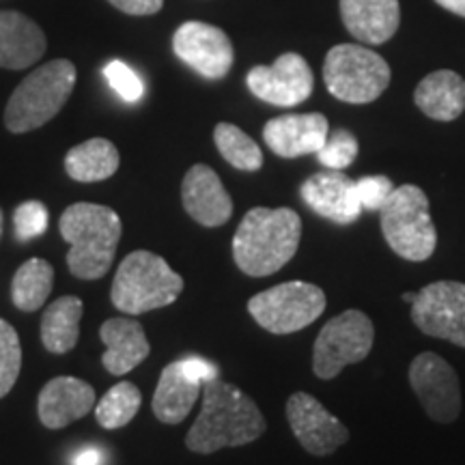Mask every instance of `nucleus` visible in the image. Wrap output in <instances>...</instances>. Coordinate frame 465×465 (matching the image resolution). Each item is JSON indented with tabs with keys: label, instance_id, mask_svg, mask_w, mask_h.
Returning a JSON list of instances; mask_svg holds the SVG:
<instances>
[{
	"label": "nucleus",
	"instance_id": "obj_1",
	"mask_svg": "<svg viewBox=\"0 0 465 465\" xmlns=\"http://www.w3.org/2000/svg\"><path fill=\"white\" fill-rule=\"evenodd\" d=\"M267 422L259 405L232 383L216 377L203 386V407L185 435V446L196 455H213L257 441Z\"/></svg>",
	"mask_w": 465,
	"mask_h": 465
},
{
	"label": "nucleus",
	"instance_id": "obj_2",
	"mask_svg": "<svg viewBox=\"0 0 465 465\" xmlns=\"http://www.w3.org/2000/svg\"><path fill=\"white\" fill-rule=\"evenodd\" d=\"M302 240V218L289 207H252L232 237V259L246 276L265 278L295 257Z\"/></svg>",
	"mask_w": 465,
	"mask_h": 465
},
{
	"label": "nucleus",
	"instance_id": "obj_3",
	"mask_svg": "<svg viewBox=\"0 0 465 465\" xmlns=\"http://www.w3.org/2000/svg\"><path fill=\"white\" fill-rule=\"evenodd\" d=\"M63 240L69 246L67 267L80 281H100L108 274L119 246L124 224L119 213L95 203H75L58 220Z\"/></svg>",
	"mask_w": 465,
	"mask_h": 465
},
{
	"label": "nucleus",
	"instance_id": "obj_4",
	"mask_svg": "<svg viewBox=\"0 0 465 465\" xmlns=\"http://www.w3.org/2000/svg\"><path fill=\"white\" fill-rule=\"evenodd\" d=\"M183 291V278L160 254L136 250L121 261L113 281L114 308L125 315H143L177 302Z\"/></svg>",
	"mask_w": 465,
	"mask_h": 465
},
{
	"label": "nucleus",
	"instance_id": "obj_5",
	"mask_svg": "<svg viewBox=\"0 0 465 465\" xmlns=\"http://www.w3.org/2000/svg\"><path fill=\"white\" fill-rule=\"evenodd\" d=\"M75 86V65L67 58H56L35 69L22 80L5 108V125L9 132L25 134L48 124L61 113Z\"/></svg>",
	"mask_w": 465,
	"mask_h": 465
},
{
	"label": "nucleus",
	"instance_id": "obj_6",
	"mask_svg": "<svg viewBox=\"0 0 465 465\" xmlns=\"http://www.w3.org/2000/svg\"><path fill=\"white\" fill-rule=\"evenodd\" d=\"M380 224L383 240L397 257L411 263H422L433 257L438 231L422 188L414 183L394 188L391 199L380 209Z\"/></svg>",
	"mask_w": 465,
	"mask_h": 465
},
{
	"label": "nucleus",
	"instance_id": "obj_7",
	"mask_svg": "<svg viewBox=\"0 0 465 465\" xmlns=\"http://www.w3.org/2000/svg\"><path fill=\"white\" fill-rule=\"evenodd\" d=\"M323 80L336 100L371 104L391 84V65L364 45L341 44L325 56Z\"/></svg>",
	"mask_w": 465,
	"mask_h": 465
},
{
	"label": "nucleus",
	"instance_id": "obj_8",
	"mask_svg": "<svg viewBox=\"0 0 465 465\" xmlns=\"http://www.w3.org/2000/svg\"><path fill=\"white\" fill-rule=\"evenodd\" d=\"M328 298L312 282L291 281L261 291L248 300V312L272 334H293L315 323L325 312Z\"/></svg>",
	"mask_w": 465,
	"mask_h": 465
},
{
	"label": "nucleus",
	"instance_id": "obj_9",
	"mask_svg": "<svg viewBox=\"0 0 465 465\" xmlns=\"http://www.w3.org/2000/svg\"><path fill=\"white\" fill-rule=\"evenodd\" d=\"M375 342V325L362 311H345L330 319L312 345V373L334 380L349 364L369 358Z\"/></svg>",
	"mask_w": 465,
	"mask_h": 465
},
{
	"label": "nucleus",
	"instance_id": "obj_10",
	"mask_svg": "<svg viewBox=\"0 0 465 465\" xmlns=\"http://www.w3.org/2000/svg\"><path fill=\"white\" fill-rule=\"evenodd\" d=\"M410 386L433 422L450 424L461 416V381L457 371L438 353L422 351L411 360Z\"/></svg>",
	"mask_w": 465,
	"mask_h": 465
},
{
	"label": "nucleus",
	"instance_id": "obj_11",
	"mask_svg": "<svg viewBox=\"0 0 465 465\" xmlns=\"http://www.w3.org/2000/svg\"><path fill=\"white\" fill-rule=\"evenodd\" d=\"M216 366L199 356L182 358L164 366L153 394L155 418L164 424L183 422L196 401L201 399L205 381L216 380Z\"/></svg>",
	"mask_w": 465,
	"mask_h": 465
},
{
	"label": "nucleus",
	"instance_id": "obj_12",
	"mask_svg": "<svg viewBox=\"0 0 465 465\" xmlns=\"http://www.w3.org/2000/svg\"><path fill=\"white\" fill-rule=\"evenodd\" d=\"M411 322L422 334L465 349V282L438 281L418 291Z\"/></svg>",
	"mask_w": 465,
	"mask_h": 465
},
{
	"label": "nucleus",
	"instance_id": "obj_13",
	"mask_svg": "<svg viewBox=\"0 0 465 465\" xmlns=\"http://www.w3.org/2000/svg\"><path fill=\"white\" fill-rule=\"evenodd\" d=\"M246 84L254 97L272 106L291 108L304 104L315 89L311 65L298 52H284L274 65H257L246 75Z\"/></svg>",
	"mask_w": 465,
	"mask_h": 465
},
{
	"label": "nucleus",
	"instance_id": "obj_14",
	"mask_svg": "<svg viewBox=\"0 0 465 465\" xmlns=\"http://www.w3.org/2000/svg\"><path fill=\"white\" fill-rule=\"evenodd\" d=\"M287 422L295 440L312 457H330L349 441V429L308 392L287 401Z\"/></svg>",
	"mask_w": 465,
	"mask_h": 465
},
{
	"label": "nucleus",
	"instance_id": "obj_15",
	"mask_svg": "<svg viewBox=\"0 0 465 465\" xmlns=\"http://www.w3.org/2000/svg\"><path fill=\"white\" fill-rule=\"evenodd\" d=\"M173 50L185 65L207 80H223L235 61L229 35L205 22H185L179 26L173 37Z\"/></svg>",
	"mask_w": 465,
	"mask_h": 465
},
{
	"label": "nucleus",
	"instance_id": "obj_16",
	"mask_svg": "<svg viewBox=\"0 0 465 465\" xmlns=\"http://www.w3.org/2000/svg\"><path fill=\"white\" fill-rule=\"evenodd\" d=\"M300 196L317 216L334 224H353L362 213L358 183L341 171H325L308 177L302 183Z\"/></svg>",
	"mask_w": 465,
	"mask_h": 465
},
{
	"label": "nucleus",
	"instance_id": "obj_17",
	"mask_svg": "<svg viewBox=\"0 0 465 465\" xmlns=\"http://www.w3.org/2000/svg\"><path fill=\"white\" fill-rule=\"evenodd\" d=\"M182 203L188 216L207 229H216L231 220L232 201L218 173L207 164H194L182 183Z\"/></svg>",
	"mask_w": 465,
	"mask_h": 465
},
{
	"label": "nucleus",
	"instance_id": "obj_18",
	"mask_svg": "<svg viewBox=\"0 0 465 465\" xmlns=\"http://www.w3.org/2000/svg\"><path fill=\"white\" fill-rule=\"evenodd\" d=\"M330 134V124L322 113L282 114L263 127V141L278 158L293 160L317 153Z\"/></svg>",
	"mask_w": 465,
	"mask_h": 465
},
{
	"label": "nucleus",
	"instance_id": "obj_19",
	"mask_svg": "<svg viewBox=\"0 0 465 465\" xmlns=\"http://www.w3.org/2000/svg\"><path fill=\"white\" fill-rule=\"evenodd\" d=\"M97 403L91 383L75 377H54L39 392L37 414L44 427L63 429L84 418Z\"/></svg>",
	"mask_w": 465,
	"mask_h": 465
},
{
	"label": "nucleus",
	"instance_id": "obj_20",
	"mask_svg": "<svg viewBox=\"0 0 465 465\" xmlns=\"http://www.w3.org/2000/svg\"><path fill=\"white\" fill-rule=\"evenodd\" d=\"M342 25L358 42L386 44L401 25L399 0H341Z\"/></svg>",
	"mask_w": 465,
	"mask_h": 465
},
{
	"label": "nucleus",
	"instance_id": "obj_21",
	"mask_svg": "<svg viewBox=\"0 0 465 465\" xmlns=\"http://www.w3.org/2000/svg\"><path fill=\"white\" fill-rule=\"evenodd\" d=\"M100 339L106 345L102 364L110 375H125L144 362L151 351V345L144 334V328L136 319L114 317L108 319L100 328Z\"/></svg>",
	"mask_w": 465,
	"mask_h": 465
},
{
	"label": "nucleus",
	"instance_id": "obj_22",
	"mask_svg": "<svg viewBox=\"0 0 465 465\" xmlns=\"http://www.w3.org/2000/svg\"><path fill=\"white\" fill-rule=\"evenodd\" d=\"M48 39L39 25L17 11H0V67L26 69L45 54Z\"/></svg>",
	"mask_w": 465,
	"mask_h": 465
},
{
	"label": "nucleus",
	"instance_id": "obj_23",
	"mask_svg": "<svg viewBox=\"0 0 465 465\" xmlns=\"http://www.w3.org/2000/svg\"><path fill=\"white\" fill-rule=\"evenodd\" d=\"M414 102L429 119L455 121L465 110V80L450 69H438L420 80Z\"/></svg>",
	"mask_w": 465,
	"mask_h": 465
},
{
	"label": "nucleus",
	"instance_id": "obj_24",
	"mask_svg": "<svg viewBox=\"0 0 465 465\" xmlns=\"http://www.w3.org/2000/svg\"><path fill=\"white\" fill-rule=\"evenodd\" d=\"M121 155L108 138H91L75 144L65 155V171L74 182L95 183L106 182L119 171Z\"/></svg>",
	"mask_w": 465,
	"mask_h": 465
},
{
	"label": "nucleus",
	"instance_id": "obj_25",
	"mask_svg": "<svg viewBox=\"0 0 465 465\" xmlns=\"http://www.w3.org/2000/svg\"><path fill=\"white\" fill-rule=\"evenodd\" d=\"M83 300L75 295L58 298L45 308L42 317V342L52 353H67L78 345Z\"/></svg>",
	"mask_w": 465,
	"mask_h": 465
},
{
	"label": "nucleus",
	"instance_id": "obj_26",
	"mask_svg": "<svg viewBox=\"0 0 465 465\" xmlns=\"http://www.w3.org/2000/svg\"><path fill=\"white\" fill-rule=\"evenodd\" d=\"M54 287V270L48 261L28 259L15 272L11 282V300L17 311L35 312L48 302Z\"/></svg>",
	"mask_w": 465,
	"mask_h": 465
},
{
	"label": "nucleus",
	"instance_id": "obj_27",
	"mask_svg": "<svg viewBox=\"0 0 465 465\" xmlns=\"http://www.w3.org/2000/svg\"><path fill=\"white\" fill-rule=\"evenodd\" d=\"M213 141H216L220 155L237 171L257 173L263 166L261 147L237 125L218 124L216 130H213Z\"/></svg>",
	"mask_w": 465,
	"mask_h": 465
},
{
	"label": "nucleus",
	"instance_id": "obj_28",
	"mask_svg": "<svg viewBox=\"0 0 465 465\" xmlns=\"http://www.w3.org/2000/svg\"><path fill=\"white\" fill-rule=\"evenodd\" d=\"M143 394L132 381H119L95 403V418L104 429H121L130 424L141 410Z\"/></svg>",
	"mask_w": 465,
	"mask_h": 465
},
{
	"label": "nucleus",
	"instance_id": "obj_29",
	"mask_svg": "<svg viewBox=\"0 0 465 465\" xmlns=\"http://www.w3.org/2000/svg\"><path fill=\"white\" fill-rule=\"evenodd\" d=\"M22 347L15 328L0 319V399L7 397L20 377Z\"/></svg>",
	"mask_w": 465,
	"mask_h": 465
},
{
	"label": "nucleus",
	"instance_id": "obj_30",
	"mask_svg": "<svg viewBox=\"0 0 465 465\" xmlns=\"http://www.w3.org/2000/svg\"><path fill=\"white\" fill-rule=\"evenodd\" d=\"M358 138L349 130H334L328 134L323 147L317 151V160L328 168V171H345L358 158Z\"/></svg>",
	"mask_w": 465,
	"mask_h": 465
},
{
	"label": "nucleus",
	"instance_id": "obj_31",
	"mask_svg": "<svg viewBox=\"0 0 465 465\" xmlns=\"http://www.w3.org/2000/svg\"><path fill=\"white\" fill-rule=\"evenodd\" d=\"M50 213L48 207L39 201H26L22 205L15 207L14 212V229H15V240L26 243L33 242L35 237L44 235L48 229Z\"/></svg>",
	"mask_w": 465,
	"mask_h": 465
},
{
	"label": "nucleus",
	"instance_id": "obj_32",
	"mask_svg": "<svg viewBox=\"0 0 465 465\" xmlns=\"http://www.w3.org/2000/svg\"><path fill=\"white\" fill-rule=\"evenodd\" d=\"M104 75H106L108 84L113 86V91L121 100L127 104H136L143 97V80L141 75L130 65H125L124 61H110L106 67H104Z\"/></svg>",
	"mask_w": 465,
	"mask_h": 465
},
{
	"label": "nucleus",
	"instance_id": "obj_33",
	"mask_svg": "<svg viewBox=\"0 0 465 465\" xmlns=\"http://www.w3.org/2000/svg\"><path fill=\"white\" fill-rule=\"evenodd\" d=\"M356 183L360 203H362V209H366V212H380L394 190L391 179L383 177V174H371V177H362Z\"/></svg>",
	"mask_w": 465,
	"mask_h": 465
},
{
	"label": "nucleus",
	"instance_id": "obj_34",
	"mask_svg": "<svg viewBox=\"0 0 465 465\" xmlns=\"http://www.w3.org/2000/svg\"><path fill=\"white\" fill-rule=\"evenodd\" d=\"M108 3L127 15H153L162 9L164 0H108Z\"/></svg>",
	"mask_w": 465,
	"mask_h": 465
},
{
	"label": "nucleus",
	"instance_id": "obj_35",
	"mask_svg": "<svg viewBox=\"0 0 465 465\" xmlns=\"http://www.w3.org/2000/svg\"><path fill=\"white\" fill-rule=\"evenodd\" d=\"M104 455L100 449H83L72 459V465H102Z\"/></svg>",
	"mask_w": 465,
	"mask_h": 465
},
{
	"label": "nucleus",
	"instance_id": "obj_36",
	"mask_svg": "<svg viewBox=\"0 0 465 465\" xmlns=\"http://www.w3.org/2000/svg\"><path fill=\"white\" fill-rule=\"evenodd\" d=\"M440 7H444L450 14H455L459 17H465V0H435Z\"/></svg>",
	"mask_w": 465,
	"mask_h": 465
},
{
	"label": "nucleus",
	"instance_id": "obj_37",
	"mask_svg": "<svg viewBox=\"0 0 465 465\" xmlns=\"http://www.w3.org/2000/svg\"><path fill=\"white\" fill-rule=\"evenodd\" d=\"M416 295L418 293H414V291H407V293H403V302H407V304H414Z\"/></svg>",
	"mask_w": 465,
	"mask_h": 465
},
{
	"label": "nucleus",
	"instance_id": "obj_38",
	"mask_svg": "<svg viewBox=\"0 0 465 465\" xmlns=\"http://www.w3.org/2000/svg\"><path fill=\"white\" fill-rule=\"evenodd\" d=\"M0 237H3V209H0Z\"/></svg>",
	"mask_w": 465,
	"mask_h": 465
}]
</instances>
